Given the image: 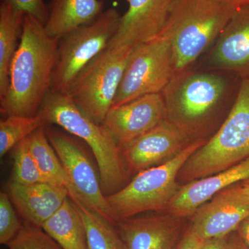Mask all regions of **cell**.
Here are the masks:
<instances>
[{
    "label": "cell",
    "mask_w": 249,
    "mask_h": 249,
    "mask_svg": "<svg viewBox=\"0 0 249 249\" xmlns=\"http://www.w3.org/2000/svg\"><path fill=\"white\" fill-rule=\"evenodd\" d=\"M241 83L232 73L205 69L175 75L161 93L167 120L195 139H205L226 109H231Z\"/></svg>",
    "instance_id": "cell-1"
},
{
    "label": "cell",
    "mask_w": 249,
    "mask_h": 249,
    "mask_svg": "<svg viewBox=\"0 0 249 249\" xmlns=\"http://www.w3.org/2000/svg\"><path fill=\"white\" fill-rule=\"evenodd\" d=\"M58 42L47 34L43 24L25 15L22 36L10 67L7 91L0 98L3 115L37 114L51 91Z\"/></svg>",
    "instance_id": "cell-2"
},
{
    "label": "cell",
    "mask_w": 249,
    "mask_h": 249,
    "mask_svg": "<svg viewBox=\"0 0 249 249\" xmlns=\"http://www.w3.org/2000/svg\"><path fill=\"white\" fill-rule=\"evenodd\" d=\"M37 114L46 124L60 126L88 144L97 162L105 196H109L124 186L128 170L121 147L104 125L85 114L67 93L49 91Z\"/></svg>",
    "instance_id": "cell-3"
},
{
    "label": "cell",
    "mask_w": 249,
    "mask_h": 249,
    "mask_svg": "<svg viewBox=\"0 0 249 249\" xmlns=\"http://www.w3.org/2000/svg\"><path fill=\"white\" fill-rule=\"evenodd\" d=\"M235 11L214 0H175L160 33L171 45L175 75L213 45Z\"/></svg>",
    "instance_id": "cell-4"
},
{
    "label": "cell",
    "mask_w": 249,
    "mask_h": 249,
    "mask_svg": "<svg viewBox=\"0 0 249 249\" xmlns=\"http://www.w3.org/2000/svg\"><path fill=\"white\" fill-rule=\"evenodd\" d=\"M249 157V78L242 80L233 106L213 135L189 157L178 180L191 182L234 166Z\"/></svg>",
    "instance_id": "cell-5"
},
{
    "label": "cell",
    "mask_w": 249,
    "mask_h": 249,
    "mask_svg": "<svg viewBox=\"0 0 249 249\" xmlns=\"http://www.w3.org/2000/svg\"><path fill=\"white\" fill-rule=\"evenodd\" d=\"M206 141L196 139L171 160L139 172L120 190L106 196L116 222L147 211H167L181 186L180 170Z\"/></svg>",
    "instance_id": "cell-6"
},
{
    "label": "cell",
    "mask_w": 249,
    "mask_h": 249,
    "mask_svg": "<svg viewBox=\"0 0 249 249\" xmlns=\"http://www.w3.org/2000/svg\"><path fill=\"white\" fill-rule=\"evenodd\" d=\"M133 49L107 47L83 69L66 93L98 124H103L112 107Z\"/></svg>",
    "instance_id": "cell-7"
},
{
    "label": "cell",
    "mask_w": 249,
    "mask_h": 249,
    "mask_svg": "<svg viewBox=\"0 0 249 249\" xmlns=\"http://www.w3.org/2000/svg\"><path fill=\"white\" fill-rule=\"evenodd\" d=\"M121 17L117 10L110 8L94 22L76 28L59 40L50 91L67 93L83 69L107 48Z\"/></svg>",
    "instance_id": "cell-8"
},
{
    "label": "cell",
    "mask_w": 249,
    "mask_h": 249,
    "mask_svg": "<svg viewBox=\"0 0 249 249\" xmlns=\"http://www.w3.org/2000/svg\"><path fill=\"white\" fill-rule=\"evenodd\" d=\"M174 76L171 45L166 37L159 34L134 47L112 107L145 95L162 93Z\"/></svg>",
    "instance_id": "cell-9"
},
{
    "label": "cell",
    "mask_w": 249,
    "mask_h": 249,
    "mask_svg": "<svg viewBox=\"0 0 249 249\" xmlns=\"http://www.w3.org/2000/svg\"><path fill=\"white\" fill-rule=\"evenodd\" d=\"M49 142L58 155L70 178L75 196L116 227L117 222L107 197L103 193L101 179L98 178L92 163L79 144L65 134L53 129L45 128Z\"/></svg>",
    "instance_id": "cell-10"
},
{
    "label": "cell",
    "mask_w": 249,
    "mask_h": 249,
    "mask_svg": "<svg viewBox=\"0 0 249 249\" xmlns=\"http://www.w3.org/2000/svg\"><path fill=\"white\" fill-rule=\"evenodd\" d=\"M166 119L161 93H152L111 108L103 124L122 150Z\"/></svg>",
    "instance_id": "cell-11"
},
{
    "label": "cell",
    "mask_w": 249,
    "mask_h": 249,
    "mask_svg": "<svg viewBox=\"0 0 249 249\" xmlns=\"http://www.w3.org/2000/svg\"><path fill=\"white\" fill-rule=\"evenodd\" d=\"M195 140L166 119L121 151L127 170L138 173L171 160Z\"/></svg>",
    "instance_id": "cell-12"
},
{
    "label": "cell",
    "mask_w": 249,
    "mask_h": 249,
    "mask_svg": "<svg viewBox=\"0 0 249 249\" xmlns=\"http://www.w3.org/2000/svg\"><path fill=\"white\" fill-rule=\"evenodd\" d=\"M204 69L249 78V6L236 10L209 52Z\"/></svg>",
    "instance_id": "cell-13"
},
{
    "label": "cell",
    "mask_w": 249,
    "mask_h": 249,
    "mask_svg": "<svg viewBox=\"0 0 249 249\" xmlns=\"http://www.w3.org/2000/svg\"><path fill=\"white\" fill-rule=\"evenodd\" d=\"M175 0H127L115 35L107 47H135L158 35Z\"/></svg>",
    "instance_id": "cell-14"
},
{
    "label": "cell",
    "mask_w": 249,
    "mask_h": 249,
    "mask_svg": "<svg viewBox=\"0 0 249 249\" xmlns=\"http://www.w3.org/2000/svg\"><path fill=\"white\" fill-rule=\"evenodd\" d=\"M184 218L167 213L121 219L116 224L128 249H175L182 239Z\"/></svg>",
    "instance_id": "cell-15"
},
{
    "label": "cell",
    "mask_w": 249,
    "mask_h": 249,
    "mask_svg": "<svg viewBox=\"0 0 249 249\" xmlns=\"http://www.w3.org/2000/svg\"><path fill=\"white\" fill-rule=\"evenodd\" d=\"M248 178L249 157L227 170L180 186L167 213L177 217H190L219 192Z\"/></svg>",
    "instance_id": "cell-16"
},
{
    "label": "cell",
    "mask_w": 249,
    "mask_h": 249,
    "mask_svg": "<svg viewBox=\"0 0 249 249\" xmlns=\"http://www.w3.org/2000/svg\"><path fill=\"white\" fill-rule=\"evenodd\" d=\"M249 215V204L222 191L196 210L190 227L204 240L227 237L237 231Z\"/></svg>",
    "instance_id": "cell-17"
},
{
    "label": "cell",
    "mask_w": 249,
    "mask_h": 249,
    "mask_svg": "<svg viewBox=\"0 0 249 249\" xmlns=\"http://www.w3.org/2000/svg\"><path fill=\"white\" fill-rule=\"evenodd\" d=\"M9 196L27 223L42 227L63 204L70 193L65 187L49 183L23 185L11 181Z\"/></svg>",
    "instance_id": "cell-18"
},
{
    "label": "cell",
    "mask_w": 249,
    "mask_h": 249,
    "mask_svg": "<svg viewBox=\"0 0 249 249\" xmlns=\"http://www.w3.org/2000/svg\"><path fill=\"white\" fill-rule=\"evenodd\" d=\"M103 7L102 0H52L46 32L60 40L76 28L96 21L104 11Z\"/></svg>",
    "instance_id": "cell-19"
},
{
    "label": "cell",
    "mask_w": 249,
    "mask_h": 249,
    "mask_svg": "<svg viewBox=\"0 0 249 249\" xmlns=\"http://www.w3.org/2000/svg\"><path fill=\"white\" fill-rule=\"evenodd\" d=\"M41 228L62 249H88L84 221L70 196Z\"/></svg>",
    "instance_id": "cell-20"
},
{
    "label": "cell",
    "mask_w": 249,
    "mask_h": 249,
    "mask_svg": "<svg viewBox=\"0 0 249 249\" xmlns=\"http://www.w3.org/2000/svg\"><path fill=\"white\" fill-rule=\"evenodd\" d=\"M25 14L9 3L0 5V98L6 94L10 67L22 36Z\"/></svg>",
    "instance_id": "cell-21"
},
{
    "label": "cell",
    "mask_w": 249,
    "mask_h": 249,
    "mask_svg": "<svg viewBox=\"0 0 249 249\" xmlns=\"http://www.w3.org/2000/svg\"><path fill=\"white\" fill-rule=\"evenodd\" d=\"M28 142L31 153L47 182L65 187L70 193V197H74L71 181L58 155L49 142L45 126L31 134L28 137Z\"/></svg>",
    "instance_id": "cell-22"
},
{
    "label": "cell",
    "mask_w": 249,
    "mask_h": 249,
    "mask_svg": "<svg viewBox=\"0 0 249 249\" xmlns=\"http://www.w3.org/2000/svg\"><path fill=\"white\" fill-rule=\"evenodd\" d=\"M73 201L84 221L88 249H128L115 225L89 209L79 199Z\"/></svg>",
    "instance_id": "cell-23"
},
{
    "label": "cell",
    "mask_w": 249,
    "mask_h": 249,
    "mask_svg": "<svg viewBox=\"0 0 249 249\" xmlns=\"http://www.w3.org/2000/svg\"><path fill=\"white\" fill-rule=\"evenodd\" d=\"M46 124L38 114L11 116L0 123V157L2 158L18 143Z\"/></svg>",
    "instance_id": "cell-24"
},
{
    "label": "cell",
    "mask_w": 249,
    "mask_h": 249,
    "mask_svg": "<svg viewBox=\"0 0 249 249\" xmlns=\"http://www.w3.org/2000/svg\"><path fill=\"white\" fill-rule=\"evenodd\" d=\"M12 181L23 185L48 183L29 148L28 137L14 148Z\"/></svg>",
    "instance_id": "cell-25"
},
{
    "label": "cell",
    "mask_w": 249,
    "mask_h": 249,
    "mask_svg": "<svg viewBox=\"0 0 249 249\" xmlns=\"http://www.w3.org/2000/svg\"><path fill=\"white\" fill-rule=\"evenodd\" d=\"M6 246L9 249H62L42 228L29 223Z\"/></svg>",
    "instance_id": "cell-26"
},
{
    "label": "cell",
    "mask_w": 249,
    "mask_h": 249,
    "mask_svg": "<svg viewBox=\"0 0 249 249\" xmlns=\"http://www.w3.org/2000/svg\"><path fill=\"white\" fill-rule=\"evenodd\" d=\"M11 197L0 193V244L7 245L20 231L21 225L14 209Z\"/></svg>",
    "instance_id": "cell-27"
},
{
    "label": "cell",
    "mask_w": 249,
    "mask_h": 249,
    "mask_svg": "<svg viewBox=\"0 0 249 249\" xmlns=\"http://www.w3.org/2000/svg\"><path fill=\"white\" fill-rule=\"evenodd\" d=\"M35 18L45 25L49 17V6L44 0H2Z\"/></svg>",
    "instance_id": "cell-28"
},
{
    "label": "cell",
    "mask_w": 249,
    "mask_h": 249,
    "mask_svg": "<svg viewBox=\"0 0 249 249\" xmlns=\"http://www.w3.org/2000/svg\"><path fill=\"white\" fill-rule=\"evenodd\" d=\"M223 191L227 192L234 199L241 202L249 204V178L235 183Z\"/></svg>",
    "instance_id": "cell-29"
},
{
    "label": "cell",
    "mask_w": 249,
    "mask_h": 249,
    "mask_svg": "<svg viewBox=\"0 0 249 249\" xmlns=\"http://www.w3.org/2000/svg\"><path fill=\"white\" fill-rule=\"evenodd\" d=\"M204 241L196 235L189 227L175 249H200Z\"/></svg>",
    "instance_id": "cell-30"
},
{
    "label": "cell",
    "mask_w": 249,
    "mask_h": 249,
    "mask_svg": "<svg viewBox=\"0 0 249 249\" xmlns=\"http://www.w3.org/2000/svg\"><path fill=\"white\" fill-rule=\"evenodd\" d=\"M229 236L205 240L200 249H227Z\"/></svg>",
    "instance_id": "cell-31"
},
{
    "label": "cell",
    "mask_w": 249,
    "mask_h": 249,
    "mask_svg": "<svg viewBox=\"0 0 249 249\" xmlns=\"http://www.w3.org/2000/svg\"><path fill=\"white\" fill-rule=\"evenodd\" d=\"M227 249H249V248L244 240L241 238L237 231H235L229 236Z\"/></svg>",
    "instance_id": "cell-32"
},
{
    "label": "cell",
    "mask_w": 249,
    "mask_h": 249,
    "mask_svg": "<svg viewBox=\"0 0 249 249\" xmlns=\"http://www.w3.org/2000/svg\"><path fill=\"white\" fill-rule=\"evenodd\" d=\"M237 231L249 248V215L242 221Z\"/></svg>",
    "instance_id": "cell-33"
},
{
    "label": "cell",
    "mask_w": 249,
    "mask_h": 249,
    "mask_svg": "<svg viewBox=\"0 0 249 249\" xmlns=\"http://www.w3.org/2000/svg\"><path fill=\"white\" fill-rule=\"evenodd\" d=\"M214 1L227 5L235 10L249 6V0H214Z\"/></svg>",
    "instance_id": "cell-34"
}]
</instances>
